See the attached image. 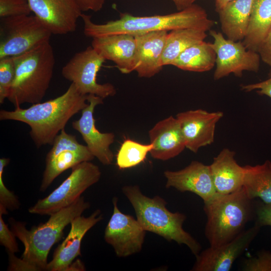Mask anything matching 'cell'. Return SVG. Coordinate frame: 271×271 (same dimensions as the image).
Returning a JSON list of instances; mask_svg holds the SVG:
<instances>
[{
	"instance_id": "cell-28",
	"label": "cell",
	"mask_w": 271,
	"mask_h": 271,
	"mask_svg": "<svg viewBox=\"0 0 271 271\" xmlns=\"http://www.w3.org/2000/svg\"><path fill=\"white\" fill-rule=\"evenodd\" d=\"M152 148L151 143L143 144L126 139L121 144L116 155V165L120 169L134 167L145 160Z\"/></svg>"
},
{
	"instance_id": "cell-1",
	"label": "cell",
	"mask_w": 271,
	"mask_h": 271,
	"mask_svg": "<svg viewBox=\"0 0 271 271\" xmlns=\"http://www.w3.org/2000/svg\"><path fill=\"white\" fill-rule=\"evenodd\" d=\"M88 95L79 92L73 83L60 96L27 108L1 110V120H15L28 124L30 135L38 148L52 145L69 120L88 104Z\"/></svg>"
},
{
	"instance_id": "cell-32",
	"label": "cell",
	"mask_w": 271,
	"mask_h": 271,
	"mask_svg": "<svg viewBox=\"0 0 271 271\" xmlns=\"http://www.w3.org/2000/svg\"><path fill=\"white\" fill-rule=\"evenodd\" d=\"M241 270L271 271V253L268 251H262L256 256L245 259Z\"/></svg>"
},
{
	"instance_id": "cell-4",
	"label": "cell",
	"mask_w": 271,
	"mask_h": 271,
	"mask_svg": "<svg viewBox=\"0 0 271 271\" xmlns=\"http://www.w3.org/2000/svg\"><path fill=\"white\" fill-rule=\"evenodd\" d=\"M122 192L132 205L137 219L147 231L157 234L168 241L186 245L196 256L201 246L183 228L186 216L172 212L166 207L167 203L160 196L150 198L144 195L138 186H126Z\"/></svg>"
},
{
	"instance_id": "cell-30",
	"label": "cell",
	"mask_w": 271,
	"mask_h": 271,
	"mask_svg": "<svg viewBox=\"0 0 271 271\" xmlns=\"http://www.w3.org/2000/svg\"><path fill=\"white\" fill-rule=\"evenodd\" d=\"M9 158L0 159V212L8 214V210L13 211L19 209L20 204L18 197L5 186L3 181L4 168L9 164Z\"/></svg>"
},
{
	"instance_id": "cell-10",
	"label": "cell",
	"mask_w": 271,
	"mask_h": 271,
	"mask_svg": "<svg viewBox=\"0 0 271 271\" xmlns=\"http://www.w3.org/2000/svg\"><path fill=\"white\" fill-rule=\"evenodd\" d=\"M210 34L214 39L212 46L216 55L215 80L231 73L241 77L244 71H258L260 57L258 52L247 49L240 41H234L225 38L220 32L211 30Z\"/></svg>"
},
{
	"instance_id": "cell-9",
	"label": "cell",
	"mask_w": 271,
	"mask_h": 271,
	"mask_svg": "<svg viewBox=\"0 0 271 271\" xmlns=\"http://www.w3.org/2000/svg\"><path fill=\"white\" fill-rule=\"evenodd\" d=\"M105 60L91 46L75 53L62 67L61 74L73 83L82 94H93L105 98L116 94L115 87L110 83L100 84L97 74Z\"/></svg>"
},
{
	"instance_id": "cell-7",
	"label": "cell",
	"mask_w": 271,
	"mask_h": 271,
	"mask_svg": "<svg viewBox=\"0 0 271 271\" xmlns=\"http://www.w3.org/2000/svg\"><path fill=\"white\" fill-rule=\"evenodd\" d=\"M52 35L35 15L1 18L0 59L19 56L50 42Z\"/></svg>"
},
{
	"instance_id": "cell-12",
	"label": "cell",
	"mask_w": 271,
	"mask_h": 271,
	"mask_svg": "<svg viewBox=\"0 0 271 271\" xmlns=\"http://www.w3.org/2000/svg\"><path fill=\"white\" fill-rule=\"evenodd\" d=\"M117 202L114 197L113 213L105 229L104 239L117 256L124 257L141 250L146 231L137 219L121 212Z\"/></svg>"
},
{
	"instance_id": "cell-24",
	"label": "cell",
	"mask_w": 271,
	"mask_h": 271,
	"mask_svg": "<svg viewBox=\"0 0 271 271\" xmlns=\"http://www.w3.org/2000/svg\"><path fill=\"white\" fill-rule=\"evenodd\" d=\"M270 28L271 0H254L247 33L242 41L245 47L257 52Z\"/></svg>"
},
{
	"instance_id": "cell-38",
	"label": "cell",
	"mask_w": 271,
	"mask_h": 271,
	"mask_svg": "<svg viewBox=\"0 0 271 271\" xmlns=\"http://www.w3.org/2000/svg\"><path fill=\"white\" fill-rule=\"evenodd\" d=\"M179 11L183 10L194 4L197 0H171Z\"/></svg>"
},
{
	"instance_id": "cell-16",
	"label": "cell",
	"mask_w": 271,
	"mask_h": 271,
	"mask_svg": "<svg viewBox=\"0 0 271 271\" xmlns=\"http://www.w3.org/2000/svg\"><path fill=\"white\" fill-rule=\"evenodd\" d=\"M223 116L220 111L209 112L201 109L178 113L176 117L186 148L196 153L201 148L212 144L216 124Z\"/></svg>"
},
{
	"instance_id": "cell-14",
	"label": "cell",
	"mask_w": 271,
	"mask_h": 271,
	"mask_svg": "<svg viewBox=\"0 0 271 271\" xmlns=\"http://www.w3.org/2000/svg\"><path fill=\"white\" fill-rule=\"evenodd\" d=\"M32 12L52 35L74 32L82 14L77 0H27Z\"/></svg>"
},
{
	"instance_id": "cell-23",
	"label": "cell",
	"mask_w": 271,
	"mask_h": 271,
	"mask_svg": "<svg viewBox=\"0 0 271 271\" xmlns=\"http://www.w3.org/2000/svg\"><path fill=\"white\" fill-rule=\"evenodd\" d=\"M254 0H233L218 12L221 29L228 39L243 40L247 33Z\"/></svg>"
},
{
	"instance_id": "cell-2",
	"label": "cell",
	"mask_w": 271,
	"mask_h": 271,
	"mask_svg": "<svg viewBox=\"0 0 271 271\" xmlns=\"http://www.w3.org/2000/svg\"><path fill=\"white\" fill-rule=\"evenodd\" d=\"M84 34L92 38L117 34L138 35L159 31H172L184 28L211 30L214 21L209 19L206 11L194 4L177 12L165 15L134 16L121 13L119 18L104 24H96L89 15L82 14Z\"/></svg>"
},
{
	"instance_id": "cell-36",
	"label": "cell",
	"mask_w": 271,
	"mask_h": 271,
	"mask_svg": "<svg viewBox=\"0 0 271 271\" xmlns=\"http://www.w3.org/2000/svg\"><path fill=\"white\" fill-rule=\"evenodd\" d=\"M256 222L261 226H271V205H260L256 210Z\"/></svg>"
},
{
	"instance_id": "cell-8",
	"label": "cell",
	"mask_w": 271,
	"mask_h": 271,
	"mask_svg": "<svg viewBox=\"0 0 271 271\" xmlns=\"http://www.w3.org/2000/svg\"><path fill=\"white\" fill-rule=\"evenodd\" d=\"M101 176L99 168L90 161L84 162L72 168L70 175L45 198L39 200L29 209L32 214L49 215L75 202Z\"/></svg>"
},
{
	"instance_id": "cell-37",
	"label": "cell",
	"mask_w": 271,
	"mask_h": 271,
	"mask_svg": "<svg viewBox=\"0 0 271 271\" xmlns=\"http://www.w3.org/2000/svg\"><path fill=\"white\" fill-rule=\"evenodd\" d=\"M82 12L99 11L102 8L105 0H77Z\"/></svg>"
},
{
	"instance_id": "cell-29",
	"label": "cell",
	"mask_w": 271,
	"mask_h": 271,
	"mask_svg": "<svg viewBox=\"0 0 271 271\" xmlns=\"http://www.w3.org/2000/svg\"><path fill=\"white\" fill-rule=\"evenodd\" d=\"M16 72L15 57L0 59V103L8 98Z\"/></svg>"
},
{
	"instance_id": "cell-15",
	"label": "cell",
	"mask_w": 271,
	"mask_h": 271,
	"mask_svg": "<svg viewBox=\"0 0 271 271\" xmlns=\"http://www.w3.org/2000/svg\"><path fill=\"white\" fill-rule=\"evenodd\" d=\"M103 98L88 95V104L81 110L79 119L72 122V127L79 132L90 152L104 165L111 164L114 155L110 146L114 141L112 132H101L95 126L93 113L95 107L103 103Z\"/></svg>"
},
{
	"instance_id": "cell-34",
	"label": "cell",
	"mask_w": 271,
	"mask_h": 271,
	"mask_svg": "<svg viewBox=\"0 0 271 271\" xmlns=\"http://www.w3.org/2000/svg\"><path fill=\"white\" fill-rule=\"evenodd\" d=\"M241 90L245 92L255 90L258 94L266 95L271 98V71L267 79L257 83L243 85L241 86Z\"/></svg>"
},
{
	"instance_id": "cell-21",
	"label": "cell",
	"mask_w": 271,
	"mask_h": 271,
	"mask_svg": "<svg viewBox=\"0 0 271 271\" xmlns=\"http://www.w3.org/2000/svg\"><path fill=\"white\" fill-rule=\"evenodd\" d=\"M168 31H159L136 35L139 77L150 78L163 69L162 58Z\"/></svg>"
},
{
	"instance_id": "cell-20",
	"label": "cell",
	"mask_w": 271,
	"mask_h": 271,
	"mask_svg": "<svg viewBox=\"0 0 271 271\" xmlns=\"http://www.w3.org/2000/svg\"><path fill=\"white\" fill-rule=\"evenodd\" d=\"M153 148L150 153L156 159L166 161L186 148L179 123L173 116L158 122L149 131Z\"/></svg>"
},
{
	"instance_id": "cell-31",
	"label": "cell",
	"mask_w": 271,
	"mask_h": 271,
	"mask_svg": "<svg viewBox=\"0 0 271 271\" xmlns=\"http://www.w3.org/2000/svg\"><path fill=\"white\" fill-rule=\"evenodd\" d=\"M32 12L27 0H0V17L5 18Z\"/></svg>"
},
{
	"instance_id": "cell-3",
	"label": "cell",
	"mask_w": 271,
	"mask_h": 271,
	"mask_svg": "<svg viewBox=\"0 0 271 271\" xmlns=\"http://www.w3.org/2000/svg\"><path fill=\"white\" fill-rule=\"evenodd\" d=\"M89 206L81 196L70 205L51 214L46 222L34 226L30 230L22 222L10 219L12 231L24 244L21 259L29 270L46 269L48 255L52 247L63 237L65 228Z\"/></svg>"
},
{
	"instance_id": "cell-13",
	"label": "cell",
	"mask_w": 271,
	"mask_h": 271,
	"mask_svg": "<svg viewBox=\"0 0 271 271\" xmlns=\"http://www.w3.org/2000/svg\"><path fill=\"white\" fill-rule=\"evenodd\" d=\"M256 222L246 230H243L228 242L211 247L200 252L193 271H229L236 258L247 248L260 230Z\"/></svg>"
},
{
	"instance_id": "cell-39",
	"label": "cell",
	"mask_w": 271,
	"mask_h": 271,
	"mask_svg": "<svg viewBox=\"0 0 271 271\" xmlns=\"http://www.w3.org/2000/svg\"><path fill=\"white\" fill-rule=\"evenodd\" d=\"M233 0H215V10L217 12L220 11L228 3Z\"/></svg>"
},
{
	"instance_id": "cell-25",
	"label": "cell",
	"mask_w": 271,
	"mask_h": 271,
	"mask_svg": "<svg viewBox=\"0 0 271 271\" xmlns=\"http://www.w3.org/2000/svg\"><path fill=\"white\" fill-rule=\"evenodd\" d=\"M216 58L212 43L203 41L186 49L171 65L185 71L203 72L209 71L214 67Z\"/></svg>"
},
{
	"instance_id": "cell-19",
	"label": "cell",
	"mask_w": 271,
	"mask_h": 271,
	"mask_svg": "<svg viewBox=\"0 0 271 271\" xmlns=\"http://www.w3.org/2000/svg\"><path fill=\"white\" fill-rule=\"evenodd\" d=\"M105 60H110L123 74L135 71L137 62L136 36L117 34L92 38L91 45Z\"/></svg>"
},
{
	"instance_id": "cell-27",
	"label": "cell",
	"mask_w": 271,
	"mask_h": 271,
	"mask_svg": "<svg viewBox=\"0 0 271 271\" xmlns=\"http://www.w3.org/2000/svg\"><path fill=\"white\" fill-rule=\"evenodd\" d=\"M207 31L197 28L179 29L168 33L162 62L163 66L171 65V63L186 49L191 46L204 41Z\"/></svg>"
},
{
	"instance_id": "cell-17",
	"label": "cell",
	"mask_w": 271,
	"mask_h": 271,
	"mask_svg": "<svg viewBox=\"0 0 271 271\" xmlns=\"http://www.w3.org/2000/svg\"><path fill=\"white\" fill-rule=\"evenodd\" d=\"M103 219L101 211L97 209L89 216L81 215L74 218L70 230L65 239L54 252L52 259L48 262L47 270L68 271L76 257L81 255L82 240L93 226Z\"/></svg>"
},
{
	"instance_id": "cell-22",
	"label": "cell",
	"mask_w": 271,
	"mask_h": 271,
	"mask_svg": "<svg viewBox=\"0 0 271 271\" xmlns=\"http://www.w3.org/2000/svg\"><path fill=\"white\" fill-rule=\"evenodd\" d=\"M234 151L224 148L210 165L214 185L218 194H229L243 187L244 168L237 163Z\"/></svg>"
},
{
	"instance_id": "cell-5",
	"label": "cell",
	"mask_w": 271,
	"mask_h": 271,
	"mask_svg": "<svg viewBox=\"0 0 271 271\" xmlns=\"http://www.w3.org/2000/svg\"><path fill=\"white\" fill-rule=\"evenodd\" d=\"M16 72L7 98L15 107L40 103L52 78L55 58L50 42L15 57Z\"/></svg>"
},
{
	"instance_id": "cell-35",
	"label": "cell",
	"mask_w": 271,
	"mask_h": 271,
	"mask_svg": "<svg viewBox=\"0 0 271 271\" xmlns=\"http://www.w3.org/2000/svg\"><path fill=\"white\" fill-rule=\"evenodd\" d=\"M257 52L262 61L271 67V28L260 45Z\"/></svg>"
},
{
	"instance_id": "cell-6",
	"label": "cell",
	"mask_w": 271,
	"mask_h": 271,
	"mask_svg": "<svg viewBox=\"0 0 271 271\" xmlns=\"http://www.w3.org/2000/svg\"><path fill=\"white\" fill-rule=\"evenodd\" d=\"M251 200L242 187L229 194L217 193L204 202L205 235L210 246L226 243L243 231L250 216Z\"/></svg>"
},
{
	"instance_id": "cell-11",
	"label": "cell",
	"mask_w": 271,
	"mask_h": 271,
	"mask_svg": "<svg viewBox=\"0 0 271 271\" xmlns=\"http://www.w3.org/2000/svg\"><path fill=\"white\" fill-rule=\"evenodd\" d=\"M46 157V166L40 190L45 191L53 181L65 171L94 157L86 146L80 144L75 136L63 129L55 138Z\"/></svg>"
},
{
	"instance_id": "cell-33",
	"label": "cell",
	"mask_w": 271,
	"mask_h": 271,
	"mask_svg": "<svg viewBox=\"0 0 271 271\" xmlns=\"http://www.w3.org/2000/svg\"><path fill=\"white\" fill-rule=\"evenodd\" d=\"M3 214L0 212V243L4 246L8 252L15 253L19 251L15 235L10 230L3 218Z\"/></svg>"
},
{
	"instance_id": "cell-18",
	"label": "cell",
	"mask_w": 271,
	"mask_h": 271,
	"mask_svg": "<svg viewBox=\"0 0 271 271\" xmlns=\"http://www.w3.org/2000/svg\"><path fill=\"white\" fill-rule=\"evenodd\" d=\"M167 188L172 187L181 192H191L207 201L214 197L216 191L210 165L194 161L179 171L164 172Z\"/></svg>"
},
{
	"instance_id": "cell-26",
	"label": "cell",
	"mask_w": 271,
	"mask_h": 271,
	"mask_svg": "<svg viewBox=\"0 0 271 271\" xmlns=\"http://www.w3.org/2000/svg\"><path fill=\"white\" fill-rule=\"evenodd\" d=\"M244 168L243 187L248 196L260 198L264 204L271 205V162L265 161L255 166Z\"/></svg>"
}]
</instances>
